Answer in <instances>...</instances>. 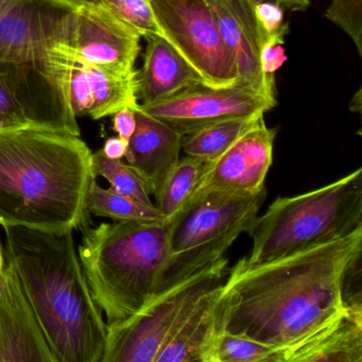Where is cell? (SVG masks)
Returning <instances> with one entry per match:
<instances>
[{"label":"cell","instance_id":"20","mask_svg":"<svg viewBox=\"0 0 362 362\" xmlns=\"http://www.w3.org/2000/svg\"><path fill=\"white\" fill-rule=\"evenodd\" d=\"M220 286L221 284L200 298L163 347L156 362H211L218 334L215 304Z\"/></svg>","mask_w":362,"mask_h":362},{"label":"cell","instance_id":"34","mask_svg":"<svg viewBox=\"0 0 362 362\" xmlns=\"http://www.w3.org/2000/svg\"><path fill=\"white\" fill-rule=\"evenodd\" d=\"M361 88H359L356 95H354L353 100L351 101V112L360 113L361 112Z\"/></svg>","mask_w":362,"mask_h":362},{"label":"cell","instance_id":"8","mask_svg":"<svg viewBox=\"0 0 362 362\" xmlns=\"http://www.w3.org/2000/svg\"><path fill=\"white\" fill-rule=\"evenodd\" d=\"M76 9L54 0H0V63L33 71L59 107L61 47L69 44Z\"/></svg>","mask_w":362,"mask_h":362},{"label":"cell","instance_id":"17","mask_svg":"<svg viewBox=\"0 0 362 362\" xmlns=\"http://www.w3.org/2000/svg\"><path fill=\"white\" fill-rule=\"evenodd\" d=\"M136 129L129 141L124 160L149 186L156 198L180 160L183 135L163 120L135 107Z\"/></svg>","mask_w":362,"mask_h":362},{"label":"cell","instance_id":"11","mask_svg":"<svg viewBox=\"0 0 362 362\" xmlns=\"http://www.w3.org/2000/svg\"><path fill=\"white\" fill-rule=\"evenodd\" d=\"M276 105L277 100L238 84L215 88L203 83L160 103L139 107L184 136L226 118L264 115Z\"/></svg>","mask_w":362,"mask_h":362},{"label":"cell","instance_id":"1","mask_svg":"<svg viewBox=\"0 0 362 362\" xmlns=\"http://www.w3.org/2000/svg\"><path fill=\"white\" fill-rule=\"evenodd\" d=\"M362 228L342 238L262 264L241 258L220 286L218 332L288 349L346 309L349 272L360 264Z\"/></svg>","mask_w":362,"mask_h":362},{"label":"cell","instance_id":"21","mask_svg":"<svg viewBox=\"0 0 362 362\" xmlns=\"http://www.w3.org/2000/svg\"><path fill=\"white\" fill-rule=\"evenodd\" d=\"M262 118L264 114H257L214 122L196 132L184 135L182 150L186 156L202 162H215Z\"/></svg>","mask_w":362,"mask_h":362},{"label":"cell","instance_id":"16","mask_svg":"<svg viewBox=\"0 0 362 362\" xmlns=\"http://www.w3.org/2000/svg\"><path fill=\"white\" fill-rule=\"evenodd\" d=\"M69 57L66 96L74 117L88 116L99 120L124 107L139 105L137 71L129 76L113 75Z\"/></svg>","mask_w":362,"mask_h":362},{"label":"cell","instance_id":"32","mask_svg":"<svg viewBox=\"0 0 362 362\" xmlns=\"http://www.w3.org/2000/svg\"><path fill=\"white\" fill-rule=\"evenodd\" d=\"M252 3H272L279 5L284 10L290 11H305L310 5V0H251Z\"/></svg>","mask_w":362,"mask_h":362},{"label":"cell","instance_id":"29","mask_svg":"<svg viewBox=\"0 0 362 362\" xmlns=\"http://www.w3.org/2000/svg\"><path fill=\"white\" fill-rule=\"evenodd\" d=\"M254 11H255L256 20L258 26L262 30L264 37L276 33L283 27L284 11L283 8L272 3H257L254 4Z\"/></svg>","mask_w":362,"mask_h":362},{"label":"cell","instance_id":"9","mask_svg":"<svg viewBox=\"0 0 362 362\" xmlns=\"http://www.w3.org/2000/svg\"><path fill=\"white\" fill-rule=\"evenodd\" d=\"M150 4L163 37L207 86L228 88L237 84L236 62L206 0H150Z\"/></svg>","mask_w":362,"mask_h":362},{"label":"cell","instance_id":"10","mask_svg":"<svg viewBox=\"0 0 362 362\" xmlns=\"http://www.w3.org/2000/svg\"><path fill=\"white\" fill-rule=\"evenodd\" d=\"M141 35L116 18L99 0L75 10L66 52L92 67L117 76L135 73Z\"/></svg>","mask_w":362,"mask_h":362},{"label":"cell","instance_id":"13","mask_svg":"<svg viewBox=\"0 0 362 362\" xmlns=\"http://www.w3.org/2000/svg\"><path fill=\"white\" fill-rule=\"evenodd\" d=\"M0 362H56L18 273L8 258L0 290Z\"/></svg>","mask_w":362,"mask_h":362},{"label":"cell","instance_id":"24","mask_svg":"<svg viewBox=\"0 0 362 362\" xmlns=\"http://www.w3.org/2000/svg\"><path fill=\"white\" fill-rule=\"evenodd\" d=\"M92 169L95 177L107 180L110 188L147 205H156L151 201L149 186L141 175L122 160L105 158L101 150L92 156Z\"/></svg>","mask_w":362,"mask_h":362},{"label":"cell","instance_id":"2","mask_svg":"<svg viewBox=\"0 0 362 362\" xmlns=\"http://www.w3.org/2000/svg\"><path fill=\"white\" fill-rule=\"evenodd\" d=\"M92 156L69 133L0 130V226L66 232L88 223Z\"/></svg>","mask_w":362,"mask_h":362},{"label":"cell","instance_id":"31","mask_svg":"<svg viewBox=\"0 0 362 362\" xmlns=\"http://www.w3.org/2000/svg\"><path fill=\"white\" fill-rule=\"evenodd\" d=\"M129 143L119 136L110 137L105 141L101 152L105 158L111 160H122L128 151Z\"/></svg>","mask_w":362,"mask_h":362},{"label":"cell","instance_id":"4","mask_svg":"<svg viewBox=\"0 0 362 362\" xmlns=\"http://www.w3.org/2000/svg\"><path fill=\"white\" fill-rule=\"evenodd\" d=\"M80 230L78 255L107 325L124 321L160 293L170 221L86 223Z\"/></svg>","mask_w":362,"mask_h":362},{"label":"cell","instance_id":"7","mask_svg":"<svg viewBox=\"0 0 362 362\" xmlns=\"http://www.w3.org/2000/svg\"><path fill=\"white\" fill-rule=\"evenodd\" d=\"M228 264L222 257L163 290L124 321L107 325L101 362H156L200 298L222 284Z\"/></svg>","mask_w":362,"mask_h":362},{"label":"cell","instance_id":"3","mask_svg":"<svg viewBox=\"0 0 362 362\" xmlns=\"http://www.w3.org/2000/svg\"><path fill=\"white\" fill-rule=\"evenodd\" d=\"M3 228L8 260L56 362H101L107 322L88 287L73 230Z\"/></svg>","mask_w":362,"mask_h":362},{"label":"cell","instance_id":"35","mask_svg":"<svg viewBox=\"0 0 362 362\" xmlns=\"http://www.w3.org/2000/svg\"><path fill=\"white\" fill-rule=\"evenodd\" d=\"M57 3L63 4V5L69 6V7L78 8L81 6L82 4L90 1V0H54Z\"/></svg>","mask_w":362,"mask_h":362},{"label":"cell","instance_id":"5","mask_svg":"<svg viewBox=\"0 0 362 362\" xmlns=\"http://www.w3.org/2000/svg\"><path fill=\"white\" fill-rule=\"evenodd\" d=\"M362 228V168L323 187L276 199L250 228L245 259L262 264L342 238Z\"/></svg>","mask_w":362,"mask_h":362},{"label":"cell","instance_id":"25","mask_svg":"<svg viewBox=\"0 0 362 362\" xmlns=\"http://www.w3.org/2000/svg\"><path fill=\"white\" fill-rule=\"evenodd\" d=\"M211 362H285V349L228 332H218Z\"/></svg>","mask_w":362,"mask_h":362},{"label":"cell","instance_id":"26","mask_svg":"<svg viewBox=\"0 0 362 362\" xmlns=\"http://www.w3.org/2000/svg\"><path fill=\"white\" fill-rule=\"evenodd\" d=\"M109 11L141 37L162 35L150 0H99Z\"/></svg>","mask_w":362,"mask_h":362},{"label":"cell","instance_id":"19","mask_svg":"<svg viewBox=\"0 0 362 362\" xmlns=\"http://www.w3.org/2000/svg\"><path fill=\"white\" fill-rule=\"evenodd\" d=\"M285 362H362V304L285 349Z\"/></svg>","mask_w":362,"mask_h":362},{"label":"cell","instance_id":"14","mask_svg":"<svg viewBox=\"0 0 362 362\" xmlns=\"http://www.w3.org/2000/svg\"><path fill=\"white\" fill-rule=\"evenodd\" d=\"M217 20L223 41L234 57L238 86L252 88L269 99L275 98V79H269L260 69V49L264 44L251 0H206Z\"/></svg>","mask_w":362,"mask_h":362},{"label":"cell","instance_id":"22","mask_svg":"<svg viewBox=\"0 0 362 362\" xmlns=\"http://www.w3.org/2000/svg\"><path fill=\"white\" fill-rule=\"evenodd\" d=\"M86 209L88 214L113 221H165L156 205L144 204L111 188H103L96 177H93L88 186Z\"/></svg>","mask_w":362,"mask_h":362},{"label":"cell","instance_id":"15","mask_svg":"<svg viewBox=\"0 0 362 362\" xmlns=\"http://www.w3.org/2000/svg\"><path fill=\"white\" fill-rule=\"evenodd\" d=\"M41 90L56 103L49 88L33 71L0 63V130L44 128L75 135V129Z\"/></svg>","mask_w":362,"mask_h":362},{"label":"cell","instance_id":"6","mask_svg":"<svg viewBox=\"0 0 362 362\" xmlns=\"http://www.w3.org/2000/svg\"><path fill=\"white\" fill-rule=\"evenodd\" d=\"M266 198V188L256 194L206 190L192 194L170 221L160 292L224 257L236 239L249 232Z\"/></svg>","mask_w":362,"mask_h":362},{"label":"cell","instance_id":"27","mask_svg":"<svg viewBox=\"0 0 362 362\" xmlns=\"http://www.w3.org/2000/svg\"><path fill=\"white\" fill-rule=\"evenodd\" d=\"M326 18L351 37L362 56V0H332Z\"/></svg>","mask_w":362,"mask_h":362},{"label":"cell","instance_id":"23","mask_svg":"<svg viewBox=\"0 0 362 362\" xmlns=\"http://www.w3.org/2000/svg\"><path fill=\"white\" fill-rule=\"evenodd\" d=\"M206 163L186 156L180 158L156 197V204L163 218L171 221L184 209L196 192L201 177L204 173Z\"/></svg>","mask_w":362,"mask_h":362},{"label":"cell","instance_id":"30","mask_svg":"<svg viewBox=\"0 0 362 362\" xmlns=\"http://www.w3.org/2000/svg\"><path fill=\"white\" fill-rule=\"evenodd\" d=\"M112 116H113V130L117 133V136L129 143L136 129L135 107H124Z\"/></svg>","mask_w":362,"mask_h":362},{"label":"cell","instance_id":"12","mask_svg":"<svg viewBox=\"0 0 362 362\" xmlns=\"http://www.w3.org/2000/svg\"><path fill=\"white\" fill-rule=\"evenodd\" d=\"M276 135V129L268 128L262 118L217 160L206 163L194 194L206 190L256 194L266 188Z\"/></svg>","mask_w":362,"mask_h":362},{"label":"cell","instance_id":"18","mask_svg":"<svg viewBox=\"0 0 362 362\" xmlns=\"http://www.w3.org/2000/svg\"><path fill=\"white\" fill-rule=\"evenodd\" d=\"M146 40L144 66L137 71L139 105L160 103L199 84H206L163 35H152Z\"/></svg>","mask_w":362,"mask_h":362},{"label":"cell","instance_id":"28","mask_svg":"<svg viewBox=\"0 0 362 362\" xmlns=\"http://www.w3.org/2000/svg\"><path fill=\"white\" fill-rule=\"evenodd\" d=\"M288 33L289 24L285 23L276 33L267 37L262 44L260 49V69L269 79H275V73L287 61L284 44Z\"/></svg>","mask_w":362,"mask_h":362},{"label":"cell","instance_id":"33","mask_svg":"<svg viewBox=\"0 0 362 362\" xmlns=\"http://www.w3.org/2000/svg\"><path fill=\"white\" fill-rule=\"evenodd\" d=\"M6 267H7V254H6L5 245L0 239V290L3 287L4 279H5Z\"/></svg>","mask_w":362,"mask_h":362}]
</instances>
